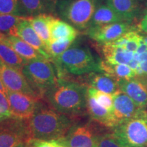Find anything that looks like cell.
<instances>
[{
    "label": "cell",
    "mask_w": 147,
    "mask_h": 147,
    "mask_svg": "<svg viewBox=\"0 0 147 147\" xmlns=\"http://www.w3.org/2000/svg\"><path fill=\"white\" fill-rule=\"evenodd\" d=\"M87 89L86 84L67 75L65 78H59L42 99L53 109L74 118L87 110Z\"/></svg>",
    "instance_id": "obj_1"
},
{
    "label": "cell",
    "mask_w": 147,
    "mask_h": 147,
    "mask_svg": "<svg viewBox=\"0 0 147 147\" xmlns=\"http://www.w3.org/2000/svg\"><path fill=\"white\" fill-rule=\"evenodd\" d=\"M75 125L74 118L38 101L34 115L27 120L31 138L56 140L65 136Z\"/></svg>",
    "instance_id": "obj_2"
},
{
    "label": "cell",
    "mask_w": 147,
    "mask_h": 147,
    "mask_svg": "<svg viewBox=\"0 0 147 147\" xmlns=\"http://www.w3.org/2000/svg\"><path fill=\"white\" fill-rule=\"evenodd\" d=\"M102 61L87 46L74 41L65 52L51 61L59 78L63 74L82 76L92 72L104 73Z\"/></svg>",
    "instance_id": "obj_3"
},
{
    "label": "cell",
    "mask_w": 147,
    "mask_h": 147,
    "mask_svg": "<svg viewBox=\"0 0 147 147\" xmlns=\"http://www.w3.org/2000/svg\"><path fill=\"white\" fill-rule=\"evenodd\" d=\"M102 0H58L57 15L78 31H87Z\"/></svg>",
    "instance_id": "obj_4"
},
{
    "label": "cell",
    "mask_w": 147,
    "mask_h": 147,
    "mask_svg": "<svg viewBox=\"0 0 147 147\" xmlns=\"http://www.w3.org/2000/svg\"><path fill=\"white\" fill-rule=\"evenodd\" d=\"M22 73L40 99L56 84L59 79L54 64L48 59L28 61Z\"/></svg>",
    "instance_id": "obj_5"
},
{
    "label": "cell",
    "mask_w": 147,
    "mask_h": 147,
    "mask_svg": "<svg viewBox=\"0 0 147 147\" xmlns=\"http://www.w3.org/2000/svg\"><path fill=\"white\" fill-rule=\"evenodd\" d=\"M122 147H147V111L142 109L136 115L114 127L112 133Z\"/></svg>",
    "instance_id": "obj_6"
},
{
    "label": "cell",
    "mask_w": 147,
    "mask_h": 147,
    "mask_svg": "<svg viewBox=\"0 0 147 147\" xmlns=\"http://www.w3.org/2000/svg\"><path fill=\"white\" fill-rule=\"evenodd\" d=\"M30 138L27 120L12 117L0 123V147H15Z\"/></svg>",
    "instance_id": "obj_7"
},
{
    "label": "cell",
    "mask_w": 147,
    "mask_h": 147,
    "mask_svg": "<svg viewBox=\"0 0 147 147\" xmlns=\"http://www.w3.org/2000/svg\"><path fill=\"white\" fill-rule=\"evenodd\" d=\"M100 135L89 124L74 125L65 136L55 142L61 147H97Z\"/></svg>",
    "instance_id": "obj_8"
},
{
    "label": "cell",
    "mask_w": 147,
    "mask_h": 147,
    "mask_svg": "<svg viewBox=\"0 0 147 147\" xmlns=\"http://www.w3.org/2000/svg\"><path fill=\"white\" fill-rule=\"evenodd\" d=\"M138 29L137 25L127 22H120L102 26L89 27L86 34L89 38L99 45H104L121 38L133 29Z\"/></svg>",
    "instance_id": "obj_9"
},
{
    "label": "cell",
    "mask_w": 147,
    "mask_h": 147,
    "mask_svg": "<svg viewBox=\"0 0 147 147\" xmlns=\"http://www.w3.org/2000/svg\"><path fill=\"white\" fill-rule=\"evenodd\" d=\"M0 76L5 87L11 91L18 92L40 99L29 85L22 71L5 65L0 61Z\"/></svg>",
    "instance_id": "obj_10"
},
{
    "label": "cell",
    "mask_w": 147,
    "mask_h": 147,
    "mask_svg": "<svg viewBox=\"0 0 147 147\" xmlns=\"http://www.w3.org/2000/svg\"><path fill=\"white\" fill-rule=\"evenodd\" d=\"M6 94L12 117L28 120L32 117L40 99L8 90Z\"/></svg>",
    "instance_id": "obj_11"
},
{
    "label": "cell",
    "mask_w": 147,
    "mask_h": 147,
    "mask_svg": "<svg viewBox=\"0 0 147 147\" xmlns=\"http://www.w3.org/2000/svg\"><path fill=\"white\" fill-rule=\"evenodd\" d=\"M124 21L136 25L144 12V0H106Z\"/></svg>",
    "instance_id": "obj_12"
},
{
    "label": "cell",
    "mask_w": 147,
    "mask_h": 147,
    "mask_svg": "<svg viewBox=\"0 0 147 147\" xmlns=\"http://www.w3.org/2000/svg\"><path fill=\"white\" fill-rule=\"evenodd\" d=\"M119 90L128 95L139 108L147 109V82L136 76L117 81Z\"/></svg>",
    "instance_id": "obj_13"
},
{
    "label": "cell",
    "mask_w": 147,
    "mask_h": 147,
    "mask_svg": "<svg viewBox=\"0 0 147 147\" xmlns=\"http://www.w3.org/2000/svg\"><path fill=\"white\" fill-rule=\"evenodd\" d=\"M113 114L117 126L121 123L132 118L142 110L125 93L119 90L114 93Z\"/></svg>",
    "instance_id": "obj_14"
},
{
    "label": "cell",
    "mask_w": 147,
    "mask_h": 147,
    "mask_svg": "<svg viewBox=\"0 0 147 147\" xmlns=\"http://www.w3.org/2000/svg\"><path fill=\"white\" fill-rule=\"evenodd\" d=\"M82 76L80 78H78V80L87 87L112 95L119 90L117 81L106 73L92 72Z\"/></svg>",
    "instance_id": "obj_15"
},
{
    "label": "cell",
    "mask_w": 147,
    "mask_h": 147,
    "mask_svg": "<svg viewBox=\"0 0 147 147\" xmlns=\"http://www.w3.org/2000/svg\"><path fill=\"white\" fill-rule=\"evenodd\" d=\"M17 37L39 51L45 57L50 59L48 55L47 46L40 39L39 36L37 34L36 31L33 28L32 25L29 21V17H25L18 24L17 27Z\"/></svg>",
    "instance_id": "obj_16"
},
{
    "label": "cell",
    "mask_w": 147,
    "mask_h": 147,
    "mask_svg": "<svg viewBox=\"0 0 147 147\" xmlns=\"http://www.w3.org/2000/svg\"><path fill=\"white\" fill-rule=\"evenodd\" d=\"M25 17H34L40 14L57 15L58 0H18Z\"/></svg>",
    "instance_id": "obj_17"
},
{
    "label": "cell",
    "mask_w": 147,
    "mask_h": 147,
    "mask_svg": "<svg viewBox=\"0 0 147 147\" xmlns=\"http://www.w3.org/2000/svg\"><path fill=\"white\" fill-rule=\"evenodd\" d=\"M87 111L92 119L102 125L112 128L117 126L113 113L99 104L94 97L88 94Z\"/></svg>",
    "instance_id": "obj_18"
},
{
    "label": "cell",
    "mask_w": 147,
    "mask_h": 147,
    "mask_svg": "<svg viewBox=\"0 0 147 147\" xmlns=\"http://www.w3.org/2000/svg\"><path fill=\"white\" fill-rule=\"evenodd\" d=\"M51 42L63 40H76L79 31L67 22L54 16L50 25Z\"/></svg>",
    "instance_id": "obj_19"
},
{
    "label": "cell",
    "mask_w": 147,
    "mask_h": 147,
    "mask_svg": "<svg viewBox=\"0 0 147 147\" xmlns=\"http://www.w3.org/2000/svg\"><path fill=\"white\" fill-rule=\"evenodd\" d=\"M101 53L104 61L110 64L128 65L135 59V53L129 52L120 47H114L108 45H100Z\"/></svg>",
    "instance_id": "obj_20"
},
{
    "label": "cell",
    "mask_w": 147,
    "mask_h": 147,
    "mask_svg": "<svg viewBox=\"0 0 147 147\" xmlns=\"http://www.w3.org/2000/svg\"><path fill=\"white\" fill-rule=\"evenodd\" d=\"M3 39L27 61L34 59H47L39 51L17 36L3 35Z\"/></svg>",
    "instance_id": "obj_21"
},
{
    "label": "cell",
    "mask_w": 147,
    "mask_h": 147,
    "mask_svg": "<svg viewBox=\"0 0 147 147\" xmlns=\"http://www.w3.org/2000/svg\"><path fill=\"white\" fill-rule=\"evenodd\" d=\"M120 22L125 21H124L123 18L107 3H102L95 10L91 21L89 27L102 26L108 24L120 23Z\"/></svg>",
    "instance_id": "obj_22"
},
{
    "label": "cell",
    "mask_w": 147,
    "mask_h": 147,
    "mask_svg": "<svg viewBox=\"0 0 147 147\" xmlns=\"http://www.w3.org/2000/svg\"><path fill=\"white\" fill-rule=\"evenodd\" d=\"M54 16L52 14H44L34 17H29V21L30 22L37 34L39 36L40 39L47 46V49L51 44L50 25Z\"/></svg>",
    "instance_id": "obj_23"
},
{
    "label": "cell",
    "mask_w": 147,
    "mask_h": 147,
    "mask_svg": "<svg viewBox=\"0 0 147 147\" xmlns=\"http://www.w3.org/2000/svg\"><path fill=\"white\" fill-rule=\"evenodd\" d=\"M0 61L20 71H22L27 62L3 39V37L0 40Z\"/></svg>",
    "instance_id": "obj_24"
},
{
    "label": "cell",
    "mask_w": 147,
    "mask_h": 147,
    "mask_svg": "<svg viewBox=\"0 0 147 147\" xmlns=\"http://www.w3.org/2000/svg\"><path fill=\"white\" fill-rule=\"evenodd\" d=\"M102 68L104 73L113 77L116 81L129 80L136 76L135 71L126 64H110L102 60Z\"/></svg>",
    "instance_id": "obj_25"
},
{
    "label": "cell",
    "mask_w": 147,
    "mask_h": 147,
    "mask_svg": "<svg viewBox=\"0 0 147 147\" xmlns=\"http://www.w3.org/2000/svg\"><path fill=\"white\" fill-rule=\"evenodd\" d=\"M25 18L14 14H0V32L5 36H17L18 24Z\"/></svg>",
    "instance_id": "obj_26"
},
{
    "label": "cell",
    "mask_w": 147,
    "mask_h": 147,
    "mask_svg": "<svg viewBox=\"0 0 147 147\" xmlns=\"http://www.w3.org/2000/svg\"><path fill=\"white\" fill-rule=\"evenodd\" d=\"M87 94L94 97L97 102L106 109L113 113L114 107L113 95L109 93H104L93 87H88Z\"/></svg>",
    "instance_id": "obj_27"
},
{
    "label": "cell",
    "mask_w": 147,
    "mask_h": 147,
    "mask_svg": "<svg viewBox=\"0 0 147 147\" xmlns=\"http://www.w3.org/2000/svg\"><path fill=\"white\" fill-rule=\"evenodd\" d=\"M75 40H63L52 42L48 48V55L50 60L55 59L65 52L72 45Z\"/></svg>",
    "instance_id": "obj_28"
},
{
    "label": "cell",
    "mask_w": 147,
    "mask_h": 147,
    "mask_svg": "<svg viewBox=\"0 0 147 147\" xmlns=\"http://www.w3.org/2000/svg\"><path fill=\"white\" fill-rule=\"evenodd\" d=\"M0 14H14L25 17L18 0H0Z\"/></svg>",
    "instance_id": "obj_29"
},
{
    "label": "cell",
    "mask_w": 147,
    "mask_h": 147,
    "mask_svg": "<svg viewBox=\"0 0 147 147\" xmlns=\"http://www.w3.org/2000/svg\"><path fill=\"white\" fill-rule=\"evenodd\" d=\"M97 147H122L117 142L112 134H100Z\"/></svg>",
    "instance_id": "obj_30"
},
{
    "label": "cell",
    "mask_w": 147,
    "mask_h": 147,
    "mask_svg": "<svg viewBox=\"0 0 147 147\" xmlns=\"http://www.w3.org/2000/svg\"><path fill=\"white\" fill-rule=\"evenodd\" d=\"M0 113L7 118L12 117L6 93L1 91H0Z\"/></svg>",
    "instance_id": "obj_31"
},
{
    "label": "cell",
    "mask_w": 147,
    "mask_h": 147,
    "mask_svg": "<svg viewBox=\"0 0 147 147\" xmlns=\"http://www.w3.org/2000/svg\"><path fill=\"white\" fill-rule=\"evenodd\" d=\"M29 147H61L55 140L30 138L27 141Z\"/></svg>",
    "instance_id": "obj_32"
},
{
    "label": "cell",
    "mask_w": 147,
    "mask_h": 147,
    "mask_svg": "<svg viewBox=\"0 0 147 147\" xmlns=\"http://www.w3.org/2000/svg\"><path fill=\"white\" fill-rule=\"evenodd\" d=\"M136 25L141 32L147 36V10H144L139 23Z\"/></svg>",
    "instance_id": "obj_33"
},
{
    "label": "cell",
    "mask_w": 147,
    "mask_h": 147,
    "mask_svg": "<svg viewBox=\"0 0 147 147\" xmlns=\"http://www.w3.org/2000/svg\"><path fill=\"white\" fill-rule=\"evenodd\" d=\"M0 91L4 92V93H7V91H8V90L6 89V88L5 87L4 84L3 83L1 76H0Z\"/></svg>",
    "instance_id": "obj_34"
},
{
    "label": "cell",
    "mask_w": 147,
    "mask_h": 147,
    "mask_svg": "<svg viewBox=\"0 0 147 147\" xmlns=\"http://www.w3.org/2000/svg\"><path fill=\"white\" fill-rule=\"evenodd\" d=\"M15 147H29V146H28V144H27V142H26L21 143V144L17 145V146Z\"/></svg>",
    "instance_id": "obj_35"
},
{
    "label": "cell",
    "mask_w": 147,
    "mask_h": 147,
    "mask_svg": "<svg viewBox=\"0 0 147 147\" xmlns=\"http://www.w3.org/2000/svg\"><path fill=\"white\" fill-rule=\"evenodd\" d=\"M8 119V118H7V117H4V116L2 115L1 113H0V123L2 122L3 121H4L5 119Z\"/></svg>",
    "instance_id": "obj_36"
},
{
    "label": "cell",
    "mask_w": 147,
    "mask_h": 147,
    "mask_svg": "<svg viewBox=\"0 0 147 147\" xmlns=\"http://www.w3.org/2000/svg\"><path fill=\"white\" fill-rule=\"evenodd\" d=\"M3 36V34H2L1 32H0V40H1V38H2Z\"/></svg>",
    "instance_id": "obj_37"
},
{
    "label": "cell",
    "mask_w": 147,
    "mask_h": 147,
    "mask_svg": "<svg viewBox=\"0 0 147 147\" xmlns=\"http://www.w3.org/2000/svg\"><path fill=\"white\" fill-rule=\"evenodd\" d=\"M146 6H147V0H146Z\"/></svg>",
    "instance_id": "obj_38"
}]
</instances>
